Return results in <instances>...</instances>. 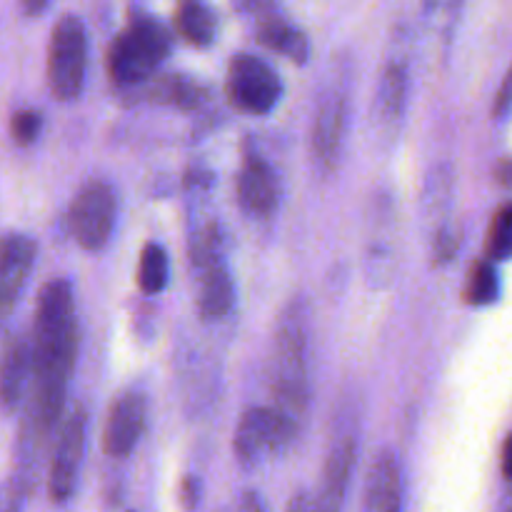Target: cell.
<instances>
[{
    "label": "cell",
    "instance_id": "6da1fadb",
    "mask_svg": "<svg viewBox=\"0 0 512 512\" xmlns=\"http://www.w3.org/2000/svg\"><path fill=\"white\" fill-rule=\"evenodd\" d=\"M78 358V320L68 280H50L40 288L30 338L33 398L28 405V438L43 445L63 415L65 393Z\"/></svg>",
    "mask_w": 512,
    "mask_h": 512
},
{
    "label": "cell",
    "instance_id": "7a4b0ae2",
    "mask_svg": "<svg viewBox=\"0 0 512 512\" xmlns=\"http://www.w3.org/2000/svg\"><path fill=\"white\" fill-rule=\"evenodd\" d=\"M305 345H308V323L300 300H293L283 313L275 333L273 360V395L275 410L285 418L298 420L308 408V365H305Z\"/></svg>",
    "mask_w": 512,
    "mask_h": 512
},
{
    "label": "cell",
    "instance_id": "3957f363",
    "mask_svg": "<svg viewBox=\"0 0 512 512\" xmlns=\"http://www.w3.org/2000/svg\"><path fill=\"white\" fill-rule=\"evenodd\" d=\"M170 45H173V38H170L168 28L155 18L140 15L110 43V78L118 85H135L150 78L155 68L168 58Z\"/></svg>",
    "mask_w": 512,
    "mask_h": 512
},
{
    "label": "cell",
    "instance_id": "277c9868",
    "mask_svg": "<svg viewBox=\"0 0 512 512\" xmlns=\"http://www.w3.org/2000/svg\"><path fill=\"white\" fill-rule=\"evenodd\" d=\"M88 68V35L78 15H63L55 23L48 48V85L58 100H75L83 93Z\"/></svg>",
    "mask_w": 512,
    "mask_h": 512
},
{
    "label": "cell",
    "instance_id": "5b68a950",
    "mask_svg": "<svg viewBox=\"0 0 512 512\" xmlns=\"http://www.w3.org/2000/svg\"><path fill=\"white\" fill-rule=\"evenodd\" d=\"M225 93L240 113L268 115L283 95V83L265 60L243 53L230 60Z\"/></svg>",
    "mask_w": 512,
    "mask_h": 512
},
{
    "label": "cell",
    "instance_id": "8992f818",
    "mask_svg": "<svg viewBox=\"0 0 512 512\" xmlns=\"http://www.w3.org/2000/svg\"><path fill=\"white\" fill-rule=\"evenodd\" d=\"M85 428H88V413H85L83 405H75L60 425L53 463H50L48 493L50 500L58 505L68 503L75 493V485H78V473L85 453Z\"/></svg>",
    "mask_w": 512,
    "mask_h": 512
},
{
    "label": "cell",
    "instance_id": "52a82bcc",
    "mask_svg": "<svg viewBox=\"0 0 512 512\" xmlns=\"http://www.w3.org/2000/svg\"><path fill=\"white\" fill-rule=\"evenodd\" d=\"M115 195L110 185L93 180L85 185L70 208V230L80 248L100 250L113 235Z\"/></svg>",
    "mask_w": 512,
    "mask_h": 512
},
{
    "label": "cell",
    "instance_id": "ba28073f",
    "mask_svg": "<svg viewBox=\"0 0 512 512\" xmlns=\"http://www.w3.org/2000/svg\"><path fill=\"white\" fill-rule=\"evenodd\" d=\"M298 425L275 408H250L235 430V453L243 463H253L263 453H273L293 440Z\"/></svg>",
    "mask_w": 512,
    "mask_h": 512
},
{
    "label": "cell",
    "instance_id": "9c48e42d",
    "mask_svg": "<svg viewBox=\"0 0 512 512\" xmlns=\"http://www.w3.org/2000/svg\"><path fill=\"white\" fill-rule=\"evenodd\" d=\"M35 263V243L28 235L8 233L0 238V330L13 315Z\"/></svg>",
    "mask_w": 512,
    "mask_h": 512
},
{
    "label": "cell",
    "instance_id": "30bf717a",
    "mask_svg": "<svg viewBox=\"0 0 512 512\" xmlns=\"http://www.w3.org/2000/svg\"><path fill=\"white\" fill-rule=\"evenodd\" d=\"M145 398L138 390H125L113 400L103 428V450L110 458H128L145 430Z\"/></svg>",
    "mask_w": 512,
    "mask_h": 512
},
{
    "label": "cell",
    "instance_id": "8fae6325",
    "mask_svg": "<svg viewBox=\"0 0 512 512\" xmlns=\"http://www.w3.org/2000/svg\"><path fill=\"white\" fill-rule=\"evenodd\" d=\"M355 443L353 438H343L325 460L323 478H320V490L313 498L315 512H343L345 498H348L350 478L355 468Z\"/></svg>",
    "mask_w": 512,
    "mask_h": 512
},
{
    "label": "cell",
    "instance_id": "7c38bea8",
    "mask_svg": "<svg viewBox=\"0 0 512 512\" xmlns=\"http://www.w3.org/2000/svg\"><path fill=\"white\" fill-rule=\"evenodd\" d=\"M345 123H348V105L343 95H328L315 113L313 125V155L315 163L330 173L338 165L343 150Z\"/></svg>",
    "mask_w": 512,
    "mask_h": 512
},
{
    "label": "cell",
    "instance_id": "4fadbf2b",
    "mask_svg": "<svg viewBox=\"0 0 512 512\" xmlns=\"http://www.w3.org/2000/svg\"><path fill=\"white\" fill-rule=\"evenodd\" d=\"M403 510V470L393 453H380L370 465L365 480L363 510L360 512H400Z\"/></svg>",
    "mask_w": 512,
    "mask_h": 512
},
{
    "label": "cell",
    "instance_id": "5bb4252c",
    "mask_svg": "<svg viewBox=\"0 0 512 512\" xmlns=\"http://www.w3.org/2000/svg\"><path fill=\"white\" fill-rule=\"evenodd\" d=\"M238 198L253 215H270L278 208L280 185L270 165L258 153L245 155L238 173Z\"/></svg>",
    "mask_w": 512,
    "mask_h": 512
},
{
    "label": "cell",
    "instance_id": "9a60e30c",
    "mask_svg": "<svg viewBox=\"0 0 512 512\" xmlns=\"http://www.w3.org/2000/svg\"><path fill=\"white\" fill-rule=\"evenodd\" d=\"M30 378V340L25 335H10L0 353V405L15 410L23 400Z\"/></svg>",
    "mask_w": 512,
    "mask_h": 512
},
{
    "label": "cell",
    "instance_id": "2e32d148",
    "mask_svg": "<svg viewBox=\"0 0 512 512\" xmlns=\"http://www.w3.org/2000/svg\"><path fill=\"white\" fill-rule=\"evenodd\" d=\"M258 40L265 48L285 55L293 63H308L310 43L305 38V33L295 28V25H290L285 18H280L278 13H273V10L258 15Z\"/></svg>",
    "mask_w": 512,
    "mask_h": 512
},
{
    "label": "cell",
    "instance_id": "e0dca14e",
    "mask_svg": "<svg viewBox=\"0 0 512 512\" xmlns=\"http://www.w3.org/2000/svg\"><path fill=\"white\" fill-rule=\"evenodd\" d=\"M203 273L200 280V295H198V310L205 320H220L233 310L235 303V288L233 278H230L228 268L220 260L198 268Z\"/></svg>",
    "mask_w": 512,
    "mask_h": 512
},
{
    "label": "cell",
    "instance_id": "ac0fdd59",
    "mask_svg": "<svg viewBox=\"0 0 512 512\" xmlns=\"http://www.w3.org/2000/svg\"><path fill=\"white\" fill-rule=\"evenodd\" d=\"M408 100V70L403 63H388L383 70V78L378 85V98H375V118L385 130H393L400 123Z\"/></svg>",
    "mask_w": 512,
    "mask_h": 512
},
{
    "label": "cell",
    "instance_id": "d6986e66",
    "mask_svg": "<svg viewBox=\"0 0 512 512\" xmlns=\"http://www.w3.org/2000/svg\"><path fill=\"white\" fill-rule=\"evenodd\" d=\"M175 30L180 33V38H185L188 43L210 45L218 33V18H215L213 10L208 8L200 0H183L178 5V13H175Z\"/></svg>",
    "mask_w": 512,
    "mask_h": 512
},
{
    "label": "cell",
    "instance_id": "ffe728a7",
    "mask_svg": "<svg viewBox=\"0 0 512 512\" xmlns=\"http://www.w3.org/2000/svg\"><path fill=\"white\" fill-rule=\"evenodd\" d=\"M500 293V280L498 270L490 260H478V263L470 268L468 280H465L463 298L465 303L473 305V308H485V305L495 303Z\"/></svg>",
    "mask_w": 512,
    "mask_h": 512
},
{
    "label": "cell",
    "instance_id": "44dd1931",
    "mask_svg": "<svg viewBox=\"0 0 512 512\" xmlns=\"http://www.w3.org/2000/svg\"><path fill=\"white\" fill-rule=\"evenodd\" d=\"M165 285H168V255L163 245L148 243L140 250L138 288L145 295H158Z\"/></svg>",
    "mask_w": 512,
    "mask_h": 512
},
{
    "label": "cell",
    "instance_id": "7402d4cb",
    "mask_svg": "<svg viewBox=\"0 0 512 512\" xmlns=\"http://www.w3.org/2000/svg\"><path fill=\"white\" fill-rule=\"evenodd\" d=\"M512 258V200L500 205L490 223L488 240H485V260H510Z\"/></svg>",
    "mask_w": 512,
    "mask_h": 512
},
{
    "label": "cell",
    "instance_id": "603a6c76",
    "mask_svg": "<svg viewBox=\"0 0 512 512\" xmlns=\"http://www.w3.org/2000/svg\"><path fill=\"white\" fill-rule=\"evenodd\" d=\"M465 0H423V18L433 33L440 38H450L455 33Z\"/></svg>",
    "mask_w": 512,
    "mask_h": 512
},
{
    "label": "cell",
    "instance_id": "cb8c5ba5",
    "mask_svg": "<svg viewBox=\"0 0 512 512\" xmlns=\"http://www.w3.org/2000/svg\"><path fill=\"white\" fill-rule=\"evenodd\" d=\"M153 95L158 100H165V103H173L178 108H195L203 98V90L198 88L190 80L180 78V75H170V78H163L158 85L153 88Z\"/></svg>",
    "mask_w": 512,
    "mask_h": 512
},
{
    "label": "cell",
    "instance_id": "d4e9b609",
    "mask_svg": "<svg viewBox=\"0 0 512 512\" xmlns=\"http://www.w3.org/2000/svg\"><path fill=\"white\" fill-rule=\"evenodd\" d=\"M40 128H43V118L35 110H18L10 120V133H13V140L18 145H30L40 135Z\"/></svg>",
    "mask_w": 512,
    "mask_h": 512
},
{
    "label": "cell",
    "instance_id": "484cf974",
    "mask_svg": "<svg viewBox=\"0 0 512 512\" xmlns=\"http://www.w3.org/2000/svg\"><path fill=\"white\" fill-rule=\"evenodd\" d=\"M460 248V230L455 225H440L438 233H435L433 240V260L438 265L448 263V260L455 258Z\"/></svg>",
    "mask_w": 512,
    "mask_h": 512
},
{
    "label": "cell",
    "instance_id": "4316f807",
    "mask_svg": "<svg viewBox=\"0 0 512 512\" xmlns=\"http://www.w3.org/2000/svg\"><path fill=\"white\" fill-rule=\"evenodd\" d=\"M510 108H512V65H510L508 75H505L503 85H500L498 95H495V108H493V113L498 115V118H503V115L508 113Z\"/></svg>",
    "mask_w": 512,
    "mask_h": 512
},
{
    "label": "cell",
    "instance_id": "83f0119b",
    "mask_svg": "<svg viewBox=\"0 0 512 512\" xmlns=\"http://www.w3.org/2000/svg\"><path fill=\"white\" fill-rule=\"evenodd\" d=\"M23 490L18 485H3L0 488V512H20Z\"/></svg>",
    "mask_w": 512,
    "mask_h": 512
},
{
    "label": "cell",
    "instance_id": "f1b7e54d",
    "mask_svg": "<svg viewBox=\"0 0 512 512\" xmlns=\"http://www.w3.org/2000/svg\"><path fill=\"white\" fill-rule=\"evenodd\" d=\"M180 498H183L185 508H195L198 505V483L195 478H185L180 485Z\"/></svg>",
    "mask_w": 512,
    "mask_h": 512
},
{
    "label": "cell",
    "instance_id": "f546056e",
    "mask_svg": "<svg viewBox=\"0 0 512 512\" xmlns=\"http://www.w3.org/2000/svg\"><path fill=\"white\" fill-rule=\"evenodd\" d=\"M285 512H315L313 510V498H310L305 490H300V493H295L293 498H290L288 508H285Z\"/></svg>",
    "mask_w": 512,
    "mask_h": 512
},
{
    "label": "cell",
    "instance_id": "4dcf8cb0",
    "mask_svg": "<svg viewBox=\"0 0 512 512\" xmlns=\"http://www.w3.org/2000/svg\"><path fill=\"white\" fill-rule=\"evenodd\" d=\"M238 512H268L265 510V503L260 500L258 493H245V498L240 500Z\"/></svg>",
    "mask_w": 512,
    "mask_h": 512
},
{
    "label": "cell",
    "instance_id": "1f68e13d",
    "mask_svg": "<svg viewBox=\"0 0 512 512\" xmlns=\"http://www.w3.org/2000/svg\"><path fill=\"white\" fill-rule=\"evenodd\" d=\"M500 468H503V475L508 480H512V433L508 435L503 445V460H500Z\"/></svg>",
    "mask_w": 512,
    "mask_h": 512
},
{
    "label": "cell",
    "instance_id": "d6a6232c",
    "mask_svg": "<svg viewBox=\"0 0 512 512\" xmlns=\"http://www.w3.org/2000/svg\"><path fill=\"white\" fill-rule=\"evenodd\" d=\"M50 0H20V8H23L25 15H40L45 8H48Z\"/></svg>",
    "mask_w": 512,
    "mask_h": 512
},
{
    "label": "cell",
    "instance_id": "836d02e7",
    "mask_svg": "<svg viewBox=\"0 0 512 512\" xmlns=\"http://www.w3.org/2000/svg\"><path fill=\"white\" fill-rule=\"evenodd\" d=\"M505 512H512V500H510V505H508V510H505Z\"/></svg>",
    "mask_w": 512,
    "mask_h": 512
}]
</instances>
